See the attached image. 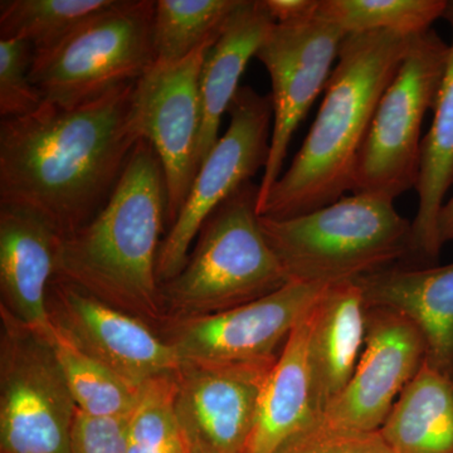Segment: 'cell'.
Segmentation results:
<instances>
[{"instance_id": "32", "label": "cell", "mask_w": 453, "mask_h": 453, "mask_svg": "<svg viewBox=\"0 0 453 453\" xmlns=\"http://www.w3.org/2000/svg\"><path fill=\"white\" fill-rule=\"evenodd\" d=\"M438 235L442 246L453 241V195L441 211L440 219H438Z\"/></svg>"}, {"instance_id": "20", "label": "cell", "mask_w": 453, "mask_h": 453, "mask_svg": "<svg viewBox=\"0 0 453 453\" xmlns=\"http://www.w3.org/2000/svg\"><path fill=\"white\" fill-rule=\"evenodd\" d=\"M276 23L264 0H240L219 37L211 44L201 73L202 129L199 168L219 140L220 121L240 89V80L252 57Z\"/></svg>"}, {"instance_id": "2", "label": "cell", "mask_w": 453, "mask_h": 453, "mask_svg": "<svg viewBox=\"0 0 453 453\" xmlns=\"http://www.w3.org/2000/svg\"><path fill=\"white\" fill-rule=\"evenodd\" d=\"M413 37L393 32L349 35L305 142L257 207L285 219L320 210L351 190L354 168L375 110Z\"/></svg>"}, {"instance_id": "17", "label": "cell", "mask_w": 453, "mask_h": 453, "mask_svg": "<svg viewBox=\"0 0 453 453\" xmlns=\"http://www.w3.org/2000/svg\"><path fill=\"white\" fill-rule=\"evenodd\" d=\"M309 362L316 412L323 418L353 377L365 348L366 303L356 281L327 286L309 312Z\"/></svg>"}, {"instance_id": "4", "label": "cell", "mask_w": 453, "mask_h": 453, "mask_svg": "<svg viewBox=\"0 0 453 453\" xmlns=\"http://www.w3.org/2000/svg\"><path fill=\"white\" fill-rule=\"evenodd\" d=\"M290 281H354L411 257L412 222L393 201L350 195L292 219L259 217Z\"/></svg>"}, {"instance_id": "14", "label": "cell", "mask_w": 453, "mask_h": 453, "mask_svg": "<svg viewBox=\"0 0 453 453\" xmlns=\"http://www.w3.org/2000/svg\"><path fill=\"white\" fill-rule=\"evenodd\" d=\"M52 323L80 350L135 386L180 369L177 351L136 316L127 314L53 277Z\"/></svg>"}, {"instance_id": "19", "label": "cell", "mask_w": 453, "mask_h": 453, "mask_svg": "<svg viewBox=\"0 0 453 453\" xmlns=\"http://www.w3.org/2000/svg\"><path fill=\"white\" fill-rule=\"evenodd\" d=\"M309 312L292 330L265 380L243 453H276L321 419L316 412L309 362Z\"/></svg>"}, {"instance_id": "18", "label": "cell", "mask_w": 453, "mask_h": 453, "mask_svg": "<svg viewBox=\"0 0 453 453\" xmlns=\"http://www.w3.org/2000/svg\"><path fill=\"white\" fill-rule=\"evenodd\" d=\"M366 306L401 312L421 330L426 362L453 371V264L442 267H387L354 280Z\"/></svg>"}, {"instance_id": "15", "label": "cell", "mask_w": 453, "mask_h": 453, "mask_svg": "<svg viewBox=\"0 0 453 453\" xmlns=\"http://www.w3.org/2000/svg\"><path fill=\"white\" fill-rule=\"evenodd\" d=\"M273 366L181 365L175 411L192 446L243 453Z\"/></svg>"}, {"instance_id": "16", "label": "cell", "mask_w": 453, "mask_h": 453, "mask_svg": "<svg viewBox=\"0 0 453 453\" xmlns=\"http://www.w3.org/2000/svg\"><path fill=\"white\" fill-rule=\"evenodd\" d=\"M59 235L40 217L0 207L2 311L52 342L56 327L49 309Z\"/></svg>"}, {"instance_id": "6", "label": "cell", "mask_w": 453, "mask_h": 453, "mask_svg": "<svg viewBox=\"0 0 453 453\" xmlns=\"http://www.w3.org/2000/svg\"><path fill=\"white\" fill-rule=\"evenodd\" d=\"M154 0H115L55 49L33 57L43 103L77 107L138 82L155 64Z\"/></svg>"}, {"instance_id": "27", "label": "cell", "mask_w": 453, "mask_h": 453, "mask_svg": "<svg viewBox=\"0 0 453 453\" xmlns=\"http://www.w3.org/2000/svg\"><path fill=\"white\" fill-rule=\"evenodd\" d=\"M177 372L142 386L127 419V453H193L175 411Z\"/></svg>"}, {"instance_id": "31", "label": "cell", "mask_w": 453, "mask_h": 453, "mask_svg": "<svg viewBox=\"0 0 453 453\" xmlns=\"http://www.w3.org/2000/svg\"><path fill=\"white\" fill-rule=\"evenodd\" d=\"M319 2L320 0H264V4L276 25H294L316 17Z\"/></svg>"}, {"instance_id": "12", "label": "cell", "mask_w": 453, "mask_h": 453, "mask_svg": "<svg viewBox=\"0 0 453 453\" xmlns=\"http://www.w3.org/2000/svg\"><path fill=\"white\" fill-rule=\"evenodd\" d=\"M347 35L324 18L275 25L256 58L270 73L273 121L270 155L258 184L257 207L281 177L295 131L329 81L340 46Z\"/></svg>"}, {"instance_id": "24", "label": "cell", "mask_w": 453, "mask_h": 453, "mask_svg": "<svg viewBox=\"0 0 453 453\" xmlns=\"http://www.w3.org/2000/svg\"><path fill=\"white\" fill-rule=\"evenodd\" d=\"M50 345L79 412L96 418H127L130 416L138 403L142 387L130 383L92 359L57 327Z\"/></svg>"}, {"instance_id": "25", "label": "cell", "mask_w": 453, "mask_h": 453, "mask_svg": "<svg viewBox=\"0 0 453 453\" xmlns=\"http://www.w3.org/2000/svg\"><path fill=\"white\" fill-rule=\"evenodd\" d=\"M115 0H2L0 40L31 43L35 55L49 52Z\"/></svg>"}, {"instance_id": "1", "label": "cell", "mask_w": 453, "mask_h": 453, "mask_svg": "<svg viewBox=\"0 0 453 453\" xmlns=\"http://www.w3.org/2000/svg\"><path fill=\"white\" fill-rule=\"evenodd\" d=\"M135 83L71 109L43 103L25 118L2 119L0 207L40 217L59 237L94 219L142 140Z\"/></svg>"}, {"instance_id": "13", "label": "cell", "mask_w": 453, "mask_h": 453, "mask_svg": "<svg viewBox=\"0 0 453 453\" xmlns=\"http://www.w3.org/2000/svg\"><path fill=\"white\" fill-rule=\"evenodd\" d=\"M426 357V340L413 321L395 310L366 306L365 348L356 372L321 421L344 431L380 432Z\"/></svg>"}, {"instance_id": "30", "label": "cell", "mask_w": 453, "mask_h": 453, "mask_svg": "<svg viewBox=\"0 0 453 453\" xmlns=\"http://www.w3.org/2000/svg\"><path fill=\"white\" fill-rule=\"evenodd\" d=\"M127 418H96L77 412L71 453H127Z\"/></svg>"}, {"instance_id": "3", "label": "cell", "mask_w": 453, "mask_h": 453, "mask_svg": "<svg viewBox=\"0 0 453 453\" xmlns=\"http://www.w3.org/2000/svg\"><path fill=\"white\" fill-rule=\"evenodd\" d=\"M165 219L162 163L142 139L105 207L59 238L55 277L136 318H159L157 264Z\"/></svg>"}, {"instance_id": "28", "label": "cell", "mask_w": 453, "mask_h": 453, "mask_svg": "<svg viewBox=\"0 0 453 453\" xmlns=\"http://www.w3.org/2000/svg\"><path fill=\"white\" fill-rule=\"evenodd\" d=\"M35 52L31 43L0 40V116L25 118L43 105V97L31 81Z\"/></svg>"}, {"instance_id": "7", "label": "cell", "mask_w": 453, "mask_h": 453, "mask_svg": "<svg viewBox=\"0 0 453 453\" xmlns=\"http://www.w3.org/2000/svg\"><path fill=\"white\" fill-rule=\"evenodd\" d=\"M449 44L434 29L414 35L403 61L384 91L354 168L351 195L395 202L416 189L422 124L436 105Z\"/></svg>"}, {"instance_id": "5", "label": "cell", "mask_w": 453, "mask_h": 453, "mask_svg": "<svg viewBox=\"0 0 453 453\" xmlns=\"http://www.w3.org/2000/svg\"><path fill=\"white\" fill-rule=\"evenodd\" d=\"M257 203L253 181L229 196L205 220L183 270L163 283V303L181 320L238 308L290 282L262 232Z\"/></svg>"}, {"instance_id": "23", "label": "cell", "mask_w": 453, "mask_h": 453, "mask_svg": "<svg viewBox=\"0 0 453 453\" xmlns=\"http://www.w3.org/2000/svg\"><path fill=\"white\" fill-rule=\"evenodd\" d=\"M240 0H157L153 23L154 65L183 61L213 43Z\"/></svg>"}, {"instance_id": "8", "label": "cell", "mask_w": 453, "mask_h": 453, "mask_svg": "<svg viewBox=\"0 0 453 453\" xmlns=\"http://www.w3.org/2000/svg\"><path fill=\"white\" fill-rule=\"evenodd\" d=\"M77 412L49 340L2 311V453H71Z\"/></svg>"}, {"instance_id": "10", "label": "cell", "mask_w": 453, "mask_h": 453, "mask_svg": "<svg viewBox=\"0 0 453 453\" xmlns=\"http://www.w3.org/2000/svg\"><path fill=\"white\" fill-rule=\"evenodd\" d=\"M327 286L290 281L238 308L183 319L169 342L181 365L273 366L292 330Z\"/></svg>"}, {"instance_id": "26", "label": "cell", "mask_w": 453, "mask_h": 453, "mask_svg": "<svg viewBox=\"0 0 453 453\" xmlns=\"http://www.w3.org/2000/svg\"><path fill=\"white\" fill-rule=\"evenodd\" d=\"M447 0H320L318 16L345 35L393 32L414 37L443 18Z\"/></svg>"}, {"instance_id": "11", "label": "cell", "mask_w": 453, "mask_h": 453, "mask_svg": "<svg viewBox=\"0 0 453 453\" xmlns=\"http://www.w3.org/2000/svg\"><path fill=\"white\" fill-rule=\"evenodd\" d=\"M213 43L178 64L153 65L134 89V127L140 139L150 142L162 163L169 226L183 210L198 174L201 73Z\"/></svg>"}, {"instance_id": "21", "label": "cell", "mask_w": 453, "mask_h": 453, "mask_svg": "<svg viewBox=\"0 0 453 453\" xmlns=\"http://www.w3.org/2000/svg\"><path fill=\"white\" fill-rule=\"evenodd\" d=\"M443 18L451 26L452 42L434 109V121L422 139L416 186L418 207L411 237L410 259L416 264L428 265V267L436 264L442 250L438 219L445 205L447 192L453 187V0L447 3Z\"/></svg>"}, {"instance_id": "33", "label": "cell", "mask_w": 453, "mask_h": 453, "mask_svg": "<svg viewBox=\"0 0 453 453\" xmlns=\"http://www.w3.org/2000/svg\"><path fill=\"white\" fill-rule=\"evenodd\" d=\"M193 453H216L201 446H192Z\"/></svg>"}, {"instance_id": "9", "label": "cell", "mask_w": 453, "mask_h": 453, "mask_svg": "<svg viewBox=\"0 0 453 453\" xmlns=\"http://www.w3.org/2000/svg\"><path fill=\"white\" fill-rule=\"evenodd\" d=\"M228 113V129L203 162L183 210L160 244L157 264L160 285L186 266L192 244L211 214L266 168L273 121L271 95L241 86Z\"/></svg>"}, {"instance_id": "22", "label": "cell", "mask_w": 453, "mask_h": 453, "mask_svg": "<svg viewBox=\"0 0 453 453\" xmlns=\"http://www.w3.org/2000/svg\"><path fill=\"white\" fill-rule=\"evenodd\" d=\"M380 434L393 453H453V371L425 360Z\"/></svg>"}, {"instance_id": "29", "label": "cell", "mask_w": 453, "mask_h": 453, "mask_svg": "<svg viewBox=\"0 0 453 453\" xmlns=\"http://www.w3.org/2000/svg\"><path fill=\"white\" fill-rule=\"evenodd\" d=\"M276 453H393L380 432H351L318 421Z\"/></svg>"}]
</instances>
